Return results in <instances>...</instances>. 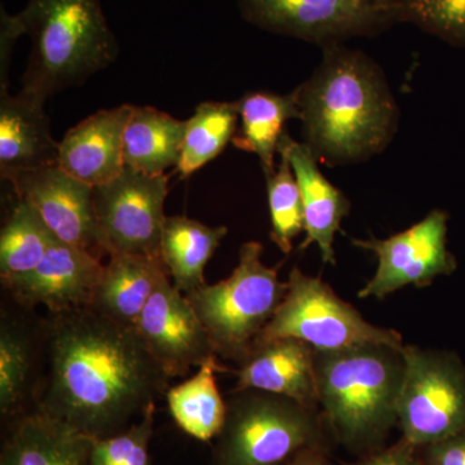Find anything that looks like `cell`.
Masks as SVG:
<instances>
[{"mask_svg":"<svg viewBox=\"0 0 465 465\" xmlns=\"http://www.w3.org/2000/svg\"><path fill=\"white\" fill-rule=\"evenodd\" d=\"M39 333L45 361L35 409L81 433H122L167 393L170 376L134 329L91 305L51 314Z\"/></svg>","mask_w":465,"mask_h":465,"instance_id":"6da1fadb","label":"cell"},{"mask_svg":"<svg viewBox=\"0 0 465 465\" xmlns=\"http://www.w3.org/2000/svg\"><path fill=\"white\" fill-rule=\"evenodd\" d=\"M314 74L300 85L305 143L329 164L365 161L387 148L399 108L381 67L360 51L323 48Z\"/></svg>","mask_w":465,"mask_h":465,"instance_id":"7a4b0ae2","label":"cell"},{"mask_svg":"<svg viewBox=\"0 0 465 465\" xmlns=\"http://www.w3.org/2000/svg\"><path fill=\"white\" fill-rule=\"evenodd\" d=\"M314 360L318 407L332 439L360 455L385 446L397 427L403 348L363 344L314 351Z\"/></svg>","mask_w":465,"mask_h":465,"instance_id":"3957f363","label":"cell"},{"mask_svg":"<svg viewBox=\"0 0 465 465\" xmlns=\"http://www.w3.org/2000/svg\"><path fill=\"white\" fill-rule=\"evenodd\" d=\"M18 16L33 45L23 90L48 99L84 84L118 56L101 0H29Z\"/></svg>","mask_w":465,"mask_h":465,"instance_id":"277c9868","label":"cell"},{"mask_svg":"<svg viewBox=\"0 0 465 465\" xmlns=\"http://www.w3.org/2000/svg\"><path fill=\"white\" fill-rule=\"evenodd\" d=\"M318 407L269 391H232L213 450V465H289L312 450L329 451Z\"/></svg>","mask_w":465,"mask_h":465,"instance_id":"5b68a950","label":"cell"},{"mask_svg":"<svg viewBox=\"0 0 465 465\" xmlns=\"http://www.w3.org/2000/svg\"><path fill=\"white\" fill-rule=\"evenodd\" d=\"M262 256L259 242L242 244L240 262L226 280L185 295L217 356L238 363L271 322L289 289L280 281V266H266Z\"/></svg>","mask_w":465,"mask_h":465,"instance_id":"8992f818","label":"cell"},{"mask_svg":"<svg viewBox=\"0 0 465 465\" xmlns=\"http://www.w3.org/2000/svg\"><path fill=\"white\" fill-rule=\"evenodd\" d=\"M287 284L283 302L256 341L293 338L321 351L363 344L405 347L399 331L370 323L320 277L302 273L295 266Z\"/></svg>","mask_w":465,"mask_h":465,"instance_id":"52a82bcc","label":"cell"},{"mask_svg":"<svg viewBox=\"0 0 465 465\" xmlns=\"http://www.w3.org/2000/svg\"><path fill=\"white\" fill-rule=\"evenodd\" d=\"M397 427L419 448L465 430V365L451 351L403 347Z\"/></svg>","mask_w":465,"mask_h":465,"instance_id":"ba28073f","label":"cell"},{"mask_svg":"<svg viewBox=\"0 0 465 465\" xmlns=\"http://www.w3.org/2000/svg\"><path fill=\"white\" fill-rule=\"evenodd\" d=\"M238 5L252 25L323 48L376 35L396 23L390 0H238Z\"/></svg>","mask_w":465,"mask_h":465,"instance_id":"9c48e42d","label":"cell"},{"mask_svg":"<svg viewBox=\"0 0 465 465\" xmlns=\"http://www.w3.org/2000/svg\"><path fill=\"white\" fill-rule=\"evenodd\" d=\"M167 194L166 174H148L130 167L112 182L94 188V213L106 255L162 260Z\"/></svg>","mask_w":465,"mask_h":465,"instance_id":"30bf717a","label":"cell"},{"mask_svg":"<svg viewBox=\"0 0 465 465\" xmlns=\"http://www.w3.org/2000/svg\"><path fill=\"white\" fill-rule=\"evenodd\" d=\"M449 215L433 210L421 222L385 240L353 238L357 249L371 251L378 259L374 277L358 291L360 299L384 300L412 284L430 286L437 277L457 271V259L448 249Z\"/></svg>","mask_w":465,"mask_h":465,"instance_id":"8fae6325","label":"cell"},{"mask_svg":"<svg viewBox=\"0 0 465 465\" xmlns=\"http://www.w3.org/2000/svg\"><path fill=\"white\" fill-rule=\"evenodd\" d=\"M2 179L12 183L17 201L32 207L58 241L100 260L106 255L92 186L58 166L16 171L3 174Z\"/></svg>","mask_w":465,"mask_h":465,"instance_id":"7c38bea8","label":"cell"},{"mask_svg":"<svg viewBox=\"0 0 465 465\" xmlns=\"http://www.w3.org/2000/svg\"><path fill=\"white\" fill-rule=\"evenodd\" d=\"M149 353L173 378L216 357L210 336L182 291L164 275L134 324Z\"/></svg>","mask_w":465,"mask_h":465,"instance_id":"4fadbf2b","label":"cell"},{"mask_svg":"<svg viewBox=\"0 0 465 465\" xmlns=\"http://www.w3.org/2000/svg\"><path fill=\"white\" fill-rule=\"evenodd\" d=\"M104 268L100 259L54 238L35 271L9 291L24 307L64 313L92 305Z\"/></svg>","mask_w":465,"mask_h":465,"instance_id":"5bb4252c","label":"cell"},{"mask_svg":"<svg viewBox=\"0 0 465 465\" xmlns=\"http://www.w3.org/2000/svg\"><path fill=\"white\" fill-rule=\"evenodd\" d=\"M134 105L100 110L67 131L58 143V164L92 188L104 185L124 170V136Z\"/></svg>","mask_w":465,"mask_h":465,"instance_id":"9a60e30c","label":"cell"},{"mask_svg":"<svg viewBox=\"0 0 465 465\" xmlns=\"http://www.w3.org/2000/svg\"><path fill=\"white\" fill-rule=\"evenodd\" d=\"M235 374L232 391H264L318 407L314 349L298 339L256 341Z\"/></svg>","mask_w":465,"mask_h":465,"instance_id":"2e32d148","label":"cell"},{"mask_svg":"<svg viewBox=\"0 0 465 465\" xmlns=\"http://www.w3.org/2000/svg\"><path fill=\"white\" fill-rule=\"evenodd\" d=\"M47 97L0 90V174L57 166L58 143L45 112Z\"/></svg>","mask_w":465,"mask_h":465,"instance_id":"e0dca14e","label":"cell"},{"mask_svg":"<svg viewBox=\"0 0 465 465\" xmlns=\"http://www.w3.org/2000/svg\"><path fill=\"white\" fill-rule=\"evenodd\" d=\"M281 148L289 154L291 166L298 182L304 210L305 240L299 246L307 250L317 244L324 264H336L333 241L341 222L351 211L347 195L332 185L318 167V159L307 143H296L289 134L281 137Z\"/></svg>","mask_w":465,"mask_h":465,"instance_id":"ac0fdd59","label":"cell"},{"mask_svg":"<svg viewBox=\"0 0 465 465\" xmlns=\"http://www.w3.org/2000/svg\"><path fill=\"white\" fill-rule=\"evenodd\" d=\"M94 440L34 409L17 419L0 465H90Z\"/></svg>","mask_w":465,"mask_h":465,"instance_id":"d6986e66","label":"cell"},{"mask_svg":"<svg viewBox=\"0 0 465 465\" xmlns=\"http://www.w3.org/2000/svg\"><path fill=\"white\" fill-rule=\"evenodd\" d=\"M164 275L168 272L162 260L139 255L109 256L91 307L134 329Z\"/></svg>","mask_w":465,"mask_h":465,"instance_id":"ffe728a7","label":"cell"},{"mask_svg":"<svg viewBox=\"0 0 465 465\" xmlns=\"http://www.w3.org/2000/svg\"><path fill=\"white\" fill-rule=\"evenodd\" d=\"M240 113L241 128L232 137V145L258 155L265 177L275 173L274 158L278 153L284 125L290 119H302L298 90L289 94L250 92L235 101Z\"/></svg>","mask_w":465,"mask_h":465,"instance_id":"44dd1931","label":"cell"},{"mask_svg":"<svg viewBox=\"0 0 465 465\" xmlns=\"http://www.w3.org/2000/svg\"><path fill=\"white\" fill-rule=\"evenodd\" d=\"M226 234V226H208L185 216H167L161 256L174 287L183 295L206 284L204 268Z\"/></svg>","mask_w":465,"mask_h":465,"instance_id":"7402d4cb","label":"cell"},{"mask_svg":"<svg viewBox=\"0 0 465 465\" xmlns=\"http://www.w3.org/2000/svg\"><path fill=\"white\" fill-rule=\"evenodd\" d=\"M185 121H179L152 106H134L125 127V167L148 174H164L177 166L182 154Z\"/></svg>","mask_w":465,"mask_h":465,"instance_id":"603a6c76","label":"cell"},{"mask_svg":"<svg viewBox=\"0 0 465 465\" xmlns=\"http://www.w3.org/2000/svg\"><path fill=\"white\" fill-rule=\"evenodd\" d=\"M220 366L217 356L208 360L189 381L167 391V403L173 420L193 439L210 442L222 432L226 419V402L216 385Z\"/></svg>","mask_w":465,"mask_h":465,"instance_id":"cb8c5ba5","label":"cell"},{"mask_svg":"<svg viewBox=\"0 0 465 465\" xmlns=\"http://www.w3.org/2000/svg\"><path fill=\"white\" fill-rule=\"evenodd\" d=\"M32 207L17 201L0 232V280L8 291L35 271L54 240Z\"/></svg>","mask_w":465,"mask_h":465,"instance_id":"d4e9b609","label":"cell"},{"mask_svg":"<svg viewBox=\"0 0 465 465\" xmlns=\"http://www.w3.org/2000/svg\"><path fill=\"white\" fill-rule=\"evenodd\" d=\"M240 113L235 101L200 104L192 118L185 121L177 173L183 177L191 176L215 159L234 137Z\"/></svg>","mask_w":465,"mask_h":465,"instance_id":"484cf974","label":"cell"},{"mask_svg":"<svg viewBox=\"0 0 465 465\" xmlns=\"http://www.w3.org/2000/svg\"><path fill=\"white\" fill-rule=\"evenodd\" d=\"M36 362V336L18 322L3 317L0 327V410L14 415L33 397L32 378Z\"/></svg>","mask_w":465,"mask_h":465,"instance_id":"4316f807","label":"cell"},{"mask_svg":"<svg viewBox=\"0 0 465 465\" xmlns=\"http://www.w3.org/2000/svg\"><path fill=\"white\" fill-rule=\"evenodd\" d=\"M281 163L272 176L266 177L269 210H271V240L283 253L292 251V241L304 231V210L302 194L289 154L278 146Z\"/></svg>","mask_w":465,"mask_h":465,"instance_id":"83f0119b","label":"cell"},{"mask_svg":"<svg viewBox=\"0 0 465 465\" xmlns=\"http://www.w3.org/2000/svg\"><path fill=\"white\" fill-rule=\"evenodd\" d=\"M396 23H410L450 45L465 47V0H397Z\"/></svg>","mask_w":465,"mask_h":465,"instance_id":"f1b7e54d","label":"cell"},{"mask_svg":"<svg viewBox=\"0 0 465 465\" xmlns=\"http://www.w3.org/2000/svg\"><path fill=\"white\" fill-rule=\"evenodd\" d=\"M155 403L128 430L92 443L90 465H152L149 442L154 428Z\"/></svg>","mask_w":465,"mask_h":465,"instance_id":"f546056e","label":"cell"},{"mask_svg":"<svg viewBox=\"0 0 465 465\" xmlns=\"http://www.w3.org/2000/svg\"><path fill=\"white\" fill-rule=\"evenodd\" d=\"M351 465H423V460L420 448L401 437L393 445L361 455Z\"/></svg>","mask_w":465,"mask_h":465,"instance_id":"4dcf8cb0","label":"cell"},{"mask_svg":"<svg viewBox=\"0 0 465 465\" xmlns=\"http://www.w3.org/2000/svg\"><path fill=\"white\" fill-rule=\"evenodd\" d=\"M25 35L23 21L17 15H9L2 7L0 11V90H8V70L11 54L17 39Z\"/></svg>","mask_w":465,"mask_h":465,"instance_id":"1f68e13d","label":"cell"},{"mask_svg":"<svg viewBox=\"0 0 465 465\" xmlns=\"http://www.w3.org/2000/svg\"><path fill=\"white\" fill-rule=\"evenodd\" d=\"M420 450L423 465H465V430Z\"/></svg>","mask_w":465,"mask_h":465,"instance_id":"d6a6232c","label":"cell"},{"mask_svg":"<svg viewBox=\"0 0 465 465\" xmlns=\"http://www.w3.org/2000/svg\"><path fill=\"white\" fill-rule=\"evenodd\" d=\"M327 452L326 450H312L300 455L289 465H333Z\"/></svg>","mask_w":465,"mask_h":465,"instance_id":"836d02e7","label":"cell"},{"mask_svg":"<svg viewBox=\"0 0 465 465\" xmlns=\"http://www.w3.org/2000/svg\"><path fill=\"white\" fill-rule=\"evenodd\" d=\"M390 2L391 3V5H393V3L397 2V0H390Z\"/></svg>","mask_w":465,"mask_h":465,"instance_id":"e575fe53","label":"cell"}]
</instances>
